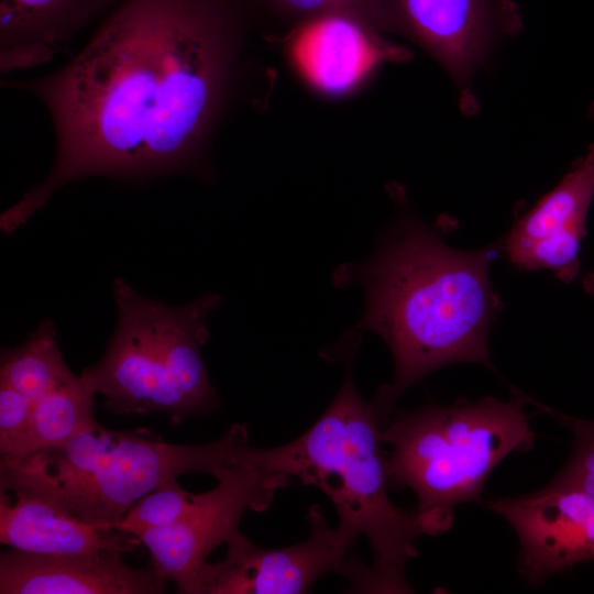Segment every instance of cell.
<instances>
[{"instance_id":"obj_7","label":"cell","mask_w":594,"mask_h":594,"mask_svg":"<svg viewBox=\"0 0 594 594\" xmlns=\"http://www.w3.org/2000/svg\"><path fill=\"white\" fill-rule=\"evenodd\" d=\"M384 33L422 47L450 75L462 109H476L473 78L492 50L522 28L512 0H382Z\"/></svg>"},{"instance_id":"obj_8","label":"cell","mask_w":594,"mask_h":594,"mask_svg":"<svg viewBox=\"0 0 594 594\" xmlns=\"http://www.w3.org/2000/svg\"><path fill=\"white\" fill-rule=\"evenodd\" d=\"M307 518L308 538L278 549L257 547L237 532L226 543V558L207 562L188 594H299L327 572L343 575L360 535L341 524L330 528L318 505L308 509Z\"/></svg>"},{"instance_id":"obj_20","label":"cell","mask_w":594,"mask_h":594,"mask_svg":"<svg viewBox=\"0 0 594 594\" xmlns=\"http://www.w3.org/2000/svg\"><path fill=\"white\" fill-rule=\"evenodd\" d=\"M529 399L534 406L556 418L573 435L571 457L554 479L572 484L594 496V421L568 416L532 398Z\"/></svg>"},{"instance_id":"obj_22","label":"cell","mask_w":594,"mask_h":594,"mask_svg":"<svg viewBox=\"0 0 594 594\" xmlns=\"http://www.w3.org/2000/svg\"><path fill=\"white\" fill-rule=\"evenodd\" d=\"M53 53L52 48L40 44L1 50V73L44 63L52 57Z\"/></svg>"},{"instance_id":"obj_11","label":"cell","mask_w":594,"mask_h":594,"mask_svg":"<svg viewBox=\"0 0 594 594\" xmlns=\"http://www.w3.org/2000/svg\"><path fill=\"white\" fill-rule=\"evenodd\" d=\"M594 198V143L559 184L518 217L498 244L518 271H549L563 283L580 273V252Z\"/></svg>"},{"instance_id":"obj_1","label":"cell","mask_w":594,"mask_h":594,"mask_svg":"<svg viewBox=\"0 0 594 594\" xmlns=\"http://www.w3.org/2000/svg\"><path fill=\"white\" fill-rule=\"evenodd\" d=\"M245 0H121L61 69L6 87L36 97L56 139L48 176L0 217L15 231L63 186L197 172L229 105Z\"/></svg>"},{"instance_id":"obj_9","label":"cell","mask_w":594,"mask_h":594,"mask_svg":"<svg viewBox=\"0 0 594 594\" xmlns=\"http://www.w3.org/2000/svg\"><path fill=\"white\" fill-rule=\"evenodd\" d=\"M290 481L248 464L237 465L204 493L199 506L184 519L136 538L147 548L157 575L174 581L178 592L188 594L210 552L239 532L244 512L265 510L275 492Z\"/></svg>"},{"instance_id":"obj_5","label":"cell","mask_w":594,"mask_h":594,"mask_svg":"<svg viewBox=\"0 0 594 594\" xmlns=\"http://www.w3.org/2000/svg\"><path fill=\"white\" fill-rule=\"evenodd\" d=\"M527 403L513 388L508 402L460 399L400 411L384 422L382 440L392 447L389 486L416 494L415 512L429 536L451 528L455 506L482 499L488 476L507 455L534 448Z\"/></svg>"},{"instance_id":"obj_12","label":"cell","mask_w":594,"mask_h":594,"mask_svg":"<svg viewBox=\"0 0 594 594\" xmlns=\"http://www.w3.org/2000/svg\"><path fill=\"white\" fill-rule=\"evenodd\" d=\"M289 55L316 91L341 97L364 84L386 63L404 62L409 52L352 16L329 14L294 25Z\"/></svg>"},{"instance_id":"obj_15","label":"cell","mask_w":594,"mask_h":594,"mask_svg":"<svg viewBox=\"0 0 594 594\" xmlns=\"http://www.w3.org/2000/svg\"><path fill=\"white\" fill-rule=\"evenodd\" d=\"M120 1L0 0V47L40 44L55 51Z\"/></svg>"},{"instance_id":"obj_10","label":"cell","mask_w":594,"mask_h":594,"mask_svg":"<svg viewBox=\"0 0 594 594\" xmlns=\"http://www.w3.org/2000/svg\"><path fill=\"white\" fill-rule=\"evenodd\" d=\"M487 506L516 531L518 570L528 585L594 560V496L585 491L553 477L539 491Z\"/></svg>"},{"instance_id":"obj_21","label":"cell","mask_w":594,"mask_h":594,"mask_svg":"<svg viewBox=\"0 0 594 594\" xmlns=\"http://www.w3.org/2000/svg\"><path fill=\"white\" fill-rule=\"evenodd\" d=\"M34 402L0 381V453L22 458L31 429Z\"/></svg>"},{"instance_id":"obj_2","label":"cell","mask_w":594,"mask_h":594,"mask_svg":"<svg viewBox=\"0 0 594 594\" xmlns=\"http://www.w3.org/2000/svg\"><path fill=\"white\" fill-rule=\"evenodd\" d=\"M498 251V244L453 249L438 228L405 212L366 261L334 272L339 286L364 290L358 330L381 336L393 355L394 378L372 402L383 424L402 395L433 371L460 362L493 369L488 334L503 304L490 265Z\"/></svg>"},{"instance_id":"obj_23","label":"cell","mask_w":594,"mask_h":594,"mask_svg":"<svg viewBox=\"0 0 594 594\" xmlns=\"http://www.w3.org/2000/svg\"><path fill=\"white\" fill-rule=\"evenodd\" d=\"M590 114L592 118H594V101L591 105ZM582 285H583L584 290L588 295L594 296V272L586 273L582 277Z\"/></svg>"},{"instance_id":"obj_18","label":"cell","mask_w":594,"mask_h":594,"mask_svg":"<svg viewBox=\"0 0 594 594\" xmlns=\"http://www.w3.org/2000/svg\"><path fill=\"white\" fill-rule=\"evenodd\" d=\"M202 497L204 493H189L176 479H170L135 502L112 529L138 537L148 530L167 528L193 513Z\"/></svg>"},{"instance_id":"obj_3","label":"cell","mask_w":594,"mask_h":594,"mask_svg":"<svg viewBox=\"0 0 594 594\" xmlns=\"http://www.w3.org/2000/svg\"><path fill=\"white\" fill-rule=\"evenodd\" d=\"M353 355L340 391L316 422L286 444L251 448L248 462L318 487L334 505L338 524L367 538L373 562L359 592L410 593L406 565L418 556L416 539L429 532L415 510L399 508L388 496L383 422L354 385Z\"/></svg>"},{"instance_id":"obj_4","label":"cell","mask_w":594,"mask_h":594,"mask_svg":"<svg viewBox=\"0 0 594 594\" xmlns=\"http://www.w3.org/2000/svg\"><path fill=\"white\" fill-rule=\"evenodd\" d=\"M250 449L243 424L208 443L177 444L96 421L62 446L19 459L1 457L0 491L36 496L81 521L112 529L166 481L191 473L219 480L245 464Z\"/></svg>"},{"instance_id":"obj_6","label":"cell","mask_w":594,"mask_h":594,"mask_svg":"<svg viewBox=\"0 0 594 594\" xmlns=\"http://www.w3.org/2000/svg\"><path fill=\"white\" fill-rule=\"evenodd\" d=\"M112 288L116 328L101 358L80 373L105 397V407L117 415L158 413L172 422L216 410L219 397L201 349L220 295L169 306L140 295L122 278Z\"/></svg>"},{"instance_id":"obj_14","label":"cell","mask_w":594,"mask_h":594,"mask_svg":"<svg viewBox=\"0 0 594 594\" xmlns=\"http://www.w3.org/2000/svg\"><path fill=\"white\" fill-rule=\"evenodd\" d=\"M0 492V541L40 554H79L106 550L127 553V534L69 516L52 504L24 493Z\"/></svg>"},{"instance_id":"obj_17","label":"cell","mask_w":594,"mask_h":594,"mask_svg":"<svg viewBox=\"0 0 594 594\" xmlns=\"http://www.w3.org/2000/svg\"><path fill=\"white\" fill-rule=\"evenodd\" d=\"M80 375L34 402L24 457L62 446L91 427L95 395ZM19 459V458H18Z\"/></svg>"},{"instance_id":"obj_16","label":"cell","mask_w":594,"mask_h":594,"mask_svg":"<svg viewBox=\"0 0 594 594\" xmlns=\"http://www.w3.org/2000/svg\"><path fill=\"white\" fill-rule=\"evenodd\" d=\"M75 377L63 359L50 320L42 321L19 346L1 352L0 381L33 402Z\"/></svg>"},{"instance_id":"obj_13","label":"cell","mask_w":594,"mask_h":594,"mask_svg":"<svg viewBox=\"0 0 594 594\" xmlns=\"http://www.w3.org/2000/svg\"><path fill=\"white\" fill-rule=\"evenodd\" d=\"M165 583L151 564L132 568L113 550L40 554L12 548L0 556L1 594H158Z\"/></svg>"},{"instance_id":"obj_19","label":"cell","mask_w":594,"mask_h":594,"mask_svg":"<svg viewBox=\"0 0 594 594\" xmlns=\"http://www.w3.org/2000/svg\"><path fill=\"white\" fill-rule=\"evenodd\" d=\"M296 25L329 14L352 16L384 33L382 0H245Z\"/></svg>"}]
</instances>
